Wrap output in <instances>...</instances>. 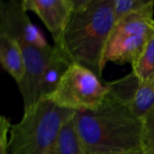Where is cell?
<instances>
[{
  "instance_id": "1",
  "label": "cell",
  "mask_w": 154,
  "mask_h": 154,
  "mask_svg": "<svg viewBox=\"0 0 154 154\" xmlns=\"http://www.w3.org/2000/svg\"><path fill=\"white\" fill-rule=\"evenodd\" d=\"M73 120L88 154L142 150L143 121L108 97L96 110L76 112Z\"/></svg>"
},
{
  "instance_id": "2",
  "label": "cell",
  "mask_w": 154,
  "mask_h": 154,
  "mask_svg": "<svg viewBox=\"0 0 154 154\" xmlns=\"http://www.w3.org/2000/svg\"><path fill=\"white\" fill-rule=\"evenodd\" d=\"M116 26L113 0H91L73 12L63 37L62 51L73 63L102 78L105 53Z\"/></svg>"
},
{
  "instance_id": "3",
  "label": "cell",
  "mask_w": 154,
  "mask_h": 154,
  "mask_svg": "<svg viewBox=\"0 0 154 154\" xmlns=\"http://www.w3.org/2000/svg\"><path fill=\"white\" fill-rule=\"evenodd\" d=\"M75 113L46 99L23 110L10 129L9 154H56L61 130Z\"/></svg>"
},
{
  "instance_id": "4",
  "label": "cell",
  "mask_w": 154,
  "mask_h": 154,
  "mask_svg": "<svg viewBox=\"0 0 154 154\" xmlns=\"http://www.w3.org/2000/svg\"><path fill=\"white\" fill-rule=\"evenodd\" d=\"M107 95V87L97 75L81 65L73 63L56 90L46 100L75 112L90 111L98 108Z\"/></svg>"
},
{
  "instance_id": "5",
  "label": "cell",
  "mask_w": 154,
  "mask_h": 154,
  "mask_svg": "<svg viewBox=\"0 0 154 154\" xmlns=\"http://www.w3.org/2000/svg\"><path fill=\"white\" fill-rule=\"evenodd\" d=\"M106 85L107 97L128 108L141 120L153 108L154 85L142 81L134 71Z\"/></svg>"
},
{
  "instance_id": "6",
  "label": "cell",
  "mask_w": 154,
  "mask_h": 154,
  "mask_svg": "<svg viewBox=\"0 0 154 154\" xmlns=\"http://www.w3.org/2000/svg\"><path fill=\"white\" fill-rule=\"evenodd\" d=\"M0 33L9 35L18 42L37 48L49 46L41 30L31 22L22 0L1 1Z\"/></svg>"
},
{
  "instance_id": "7",
  "label": "cell",
  "mask_w": 154,
  "mask_h": 154,
  "mask_svg": "<svg viewBox=\"0 0 154 154\" xmlns=\"http://www.w3.org/2000/svg\"><path fill=\"white\" fill-rule=\"evenodd\" d=\"M24 59L25 73L17 85L23 101V110L29 109L40 101V87L44 70L54 52V46L37 48L19 42Z\"/></svg>"
},
{
  "instance_id": "8",
  "label": "cell",
  "mask_w": 154,
  "mask_h": 154,
  "mask_svg": "<svg viewBox=\"0 0 154 154\" xmlns=\"http://www.w3.org/2000/svg\"><path fill=\"white\" fill-rule=\"evenodd\" d=\"M24 9L36 14L62 51L63 37L73 14L72 0H22Z\"/></svg>"
},
{
  "instance_id": "9",
  "label": "cell",
  "mask_w": 154,
  "mask_h": 154,
  "mask_svg": "<svg viewBox=\"0 0 154 154\" xmlns=\"http://www.w3.org/2000/svg\"><path fill=\"white\" fill-rule=\"evenodd\" d=\"M152 34L127 32L114 29L105 53L106 62L111 61L118 65L130 64L134 67L141 58Z\"/></svg>"
},
{
  "instance_id": "10",
  "label": "cell",
  "mask_w": 154,
  "mask_h": 154,
  "mask_svg": "<svg viewBox=\"0 0 154 154\" xmlns=\"http://www.w3.org/2000/svg\"><path fill=\"white\" fill-rule=\"evenodd\" d=\"M0 63L18 85L25 73L24 59L19 42L13 37L0 33Z\"/></svg>"
},
{
  "instance_id": "11",
  "label": "cell",
  "mask_w": 154,
  "mask_h": 154,
  "mask_svg": "<svg viewBox=\"0 0 154 154\" xmlns=\"http://www.w3.org/2000/svg\"><path fill=\"white\" fill-rule=\"evenodd\" d=\"M54 48V52L44 70L42 79L40 87V100L46 99L56 90L63 76L70 65L73 64L64 51L55 46Z\"/></svg>"
},
{
  "instance_id": "12",
  "label": "cell",
  "mask_w": 154,
  "mask_h": 154,
  "mask_svg": "<svg viewBox=\"0 0 154 154\" xmlns=\"http://www.w3.org/2000/svg\"><path fill=\"white\" fill-rule=\"evenodd\" d=\"M56 154H88L77 132L73 118L61 130Z\"/></svg>"
},
{
  "instance_id": "13",
  "label": "cell",
  "mask_w": 154,
  "mask_h": 154,
  "mask_svg": "<svg viewBox=\"0 0 154 154\" xmlns=\"http://www.w3.org/2000/svg\"><path fill=\"white\" fill-rule=\"evenodd\" d=\"M133 71L142 81L154 85V32Z\"/></svg>"
},
{
  "instance_id": "14",
  "label": "cell",
  "mask_w": 154,
  "mask_h": 154,
  "mask_svg": "<svg viewBox=\"0 0 154 154\" xmlns=\"http://www.w3.org/2000/svg\"><path fill=\"white\" fill-rule=\"evenodd\" d=\"M152 0H113L116 24L128 15L143 9Z\"/></svg>"
},
{
  "instance_id": "15",
  "label": "cell",
  "mask_w": 154,
  "mask_h": 154,
  "mask_svg": "<svg viewBox=\"0 0 154 154\" xmlns=\"http://www.w3.org/2000/svg\"><path fill=\"white\" fill-rule=\"evenodd\" d=\"M142 121V150L147 154H154V106Z\"/></svg>"
},
{
  "instance_id": "16",
  "label": "cell",
  "mask_w": 154,
  "mask_h": 154,
  "mask_svg": "<svg viewBox=\"0 0 154 154\" xmlns=\"http://www.w3.org/2000/svg\"><path fill=\"white\" fill-rule=\"evenodd\" d=\"M11 127L12 125L10 124V120L5 116H2L0 119V154H9V139L7 138V134L10 133Z\"/></svg>"
},
{
  "instance_id": "17",
  "label": "cell",
  "mask_w": 154,
  "mask_h": 154,
  "mask_svg": "<svg viewBox=\"0 0 154 154\" xmlns=\"http://www.w3.org/2000/svg\"><path fill=\"white\" fill-rule=\"evenodd\" d=\"M116 154H147L145 152H143V150H139V151H134V152H124V153H116Z\"/></svg>"
}]
</instances>
